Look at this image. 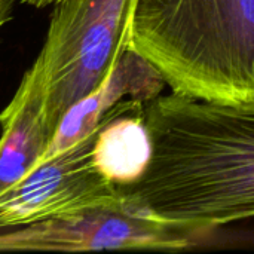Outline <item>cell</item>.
Listing matches in <instances>:
<instances>
[{
  "mask_svg": "<svg viewBox=\"0 0 254 254\" xmlns=\"http://www.w3.org/2000/svg\"><path fill=\"white\" fill-rule=\"evenodd\" d=\"M141 116L152 158L140 180L118 186L122 196L198 237L254 217V103L171 92Z\"/></svg>",
  "mask_w": 254,
  "mask_h": 254,
  "instance_id": "1",
  "label": "cell"
},
{
  "mask_svg": "<svg viewBox=\"0 0 254 254\" xmlns=\"http://www.w3.org/2000/svg\"><path fill=\"white\" fill-rule=\"evenodd\" d=\"M128 49L176 94L254 103V0H137Z\"/></svg>",
  "mask_w": 254,
  "mask_h": 254,
  "instance_id": "2",
  "label": "cell"
},
{
  "mask_svg": "<svg viewBox=\"0 0 254 254\" xmlns=\"http://www.w3.org/2000/svg\"><path fill=\"white\" fill-rule=\"evenodd\" d=\"M137 0H57L34 64L45 82L48 125L95 89L128 49Z\"/></svg>",
  "mask_w": 254,
  "mask_h": 254,
  "instance_id": "3",
  "label": "cell"
},
{
  "mask_svg": "<svg viewBox=\"0 0 254 254\" xmlns=\"http://www.w3.org/2000/svg\"><path fill=\"white\" fill-rule=\"evenodd\" d=\"M198 238L121 196L110 204L0 232V252H180L193 246Z\"/></svg>",
  "mask_w": 254,
  "mask_h": 254,
  "instance_id": "4",
  "label": "cell"
},
{
  "mask_svg": "<svg viewBox=\"0 0 254 254\" xmlns=\"http://www.w3.org/2000/svg\"><path fill=\"white\" fill-rule=\"evenodd\" d=\"M98 128L0 195V229L110 204L122 196L92 162Z\"/></svg>",
  "mask_w": 254,
  "mask_h": 254,
  "instance_id": "5",
  "label": "cell"
},
{
  "mask_svg": "<svg viewBox=\"0 0 254 254\" xmlns=\"http://www.w3.org/2000/svg\"><path fill=\"white\" fill-rule=\"evenodd\" d=\"M164 85V77L147 60L127 49L109 76L64 113L37 167L94 132L121 101L147 103L161 94Z\"/></svg>",
  "mask_w": 254,
  "mask_h": 254,
  "instance_id": "6",
  "label": "cell"
},
{
  "mask_svg": "<svg viewBox=\"0 0 254 254\" xmlns=\"http://www.w3.org/2000/svg\"><path fill=\"white\" fill-rule=\"evenodd\" d=\"M0 127L1 195L37 167L54 134L46 119L43 74L34 63L0 113Z\"/></svg>",
  "mask_w": 254,
  "mask_h": 254,
  "instance_id": "7",
  "label": "cell"
},
{
  "mask_svg": "<svg viewBox=\"0 0 254 254\" xmlns=\"http://www.w3.org/2000/svg\"><path fill=\"white\" fill-rule=\"evenodd\" d=\"M146 103L124 100L101 122L92 147L95 168L113 185L141 179L152 158V140L143 121Z\"/></svg>",
  "mask_w": 254,
  "mask_h": 254,
  "instance_id": "8",
  "label": "cell"
},
{
  "mask_svg": "<svg viewBox=\"0 0 254 254\" xmlns=\"http://www.w3.org/2000/svg\"><path fill=\"white\" fill-rule=\"evenodd\" d=\"M16 1L18 0H0V31L12 19V13Z\"/></svg>",
  "mask_w": 254,
  "mask_h": 254,
  "instance_id": "9",
  "label": "cell"
}]
</instances>
